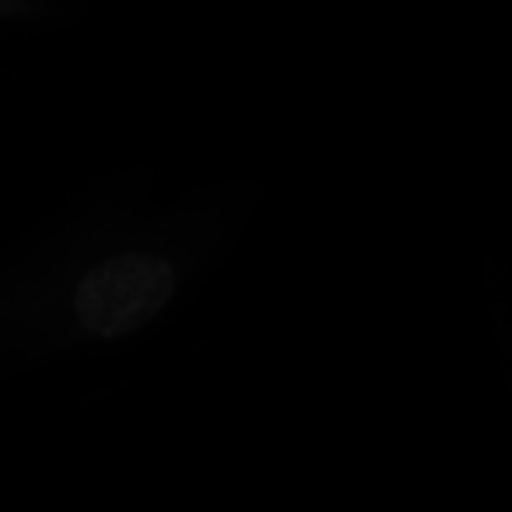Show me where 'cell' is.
<instances>
[{"mask_svg":"<svg viewBox=\"0 0 512 512\" xmlns=\"http://www.w3.org/2000/svg\"><path fill=\"white\" fill-rule=\"evenodd\" d=\"M176 292V274L155 256H116L95 267L78 288V320L99 337H120L148 323Z\"/></svg>","mask_w":512,"mask_h":512,"instance_id":"6da1fadb","label":"cell"},{"mask_svg":"<svg viewBox=\"0 0 512 512\" xmlns=\"http://www.w3.org/2000/svg\"><path fill=\"white\" fill-rule=\"evenodd\" d=\"M0 11H11V4H0Z\"/></svg>","mask_w":512,"mask_h":512,"instance_id":"7a4b0ae2","label":"cell"}]
</instances>
